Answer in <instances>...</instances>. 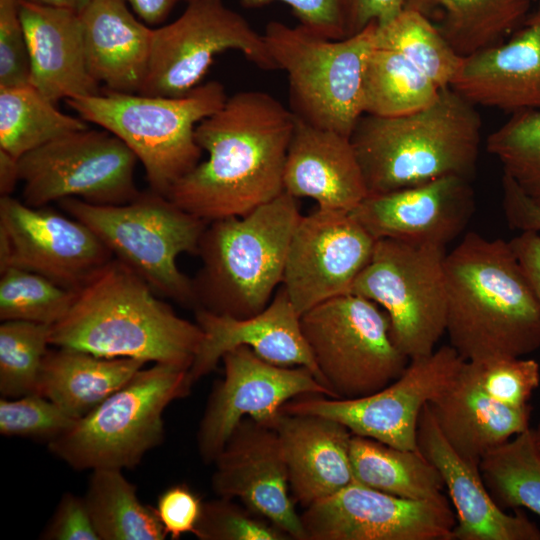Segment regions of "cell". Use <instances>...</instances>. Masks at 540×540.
Segmentation results:
<instances>
[{
  "label": "cell",
  "mask_w": 540,
  "mask_h": 540,
  "mask_svg": "<svg viewBox=\"0 0 540 540\" xmlns=\"http://www.w3.org/2000/svg\"><path fill=\"white\" fill-rule=\"evenodd\" d=\"M212 489L238 498L289 538L305 540L300 515L290 495L288 471L275 429L245 417L218 454Z\"/></svg>",
  "instance_id": "d6986e66"
},
{
  "label": "cell",
  "mask_w": 540,
  "mask_h": 540,
  "mask_svg": "<svg viewBox=\"0 0 540 540\" xmlns=\"http://www.w3.org/2000/svg\"><path fill=\"white\" fill-rule=\"evenodd\" d=\"M203 333L113 258L81 288L51 326L50 344L108 358H134L190 368Z\"/></svg>",
  "instance_id": "3957f363"
},
{
  "label": "cell",
  "mask_w": 540,
  "mask_h": 540,
  "mask_svg": "<svg viewBox=\"0 0 540 540\" xmlns=\"http://www.w3.org/2000/svg\"><path fill=\"white\" fill-rule=\"evenodd\" d=\"M100 540H163L156 509L142 503L122 470H92L84 496Z\"/></svg>",
  "instance_id": "d6a6232c"
},
{
  "label": "cell",
  "mask_w": 540,
  "mask_h": 540,
  "mask_svg": "<svg viewBox=\"0 0 540 540\" xmlns=\"http://www.w3.org/2000/svg\"><path fill=\"white\" fill-rule=\"evenodd\" d=\"M533 0H404L462 57L499 44L524 22Z\"/></svg>",
  "instance_id": "f546056e"
},
{
  "label": "cell",
  "mask_w": 540,
  "mask_h": 540,
  "mask_svg": "<svg viewBox=\"0 0 540 540\" xmlns=\"http://www.w3.org/2000/svg\"><path fill=\"white\" fill-rule=\"evenodd\" d=\"M203 503L186 484H176L165 489L155 507L158 518L172 539L194 533L201 516Z\"/></svg>",
  "instance_id": "f6af8a7d"
},
{
  "label": "cell",
  "mask_w": 540,
  "mask_h": 540,
  "mask_svg": "<svg viewBox=\"0 0 540 540\" xmlns=\"http://www.w3.org/2000/svg\"><path fill=\"white\" fill-rule=\"evenodd\" d=\"M540 303V234L520 232L509 241Z\"/></svg>",
  "instance_id": "681fc988"
},
{
  "label": "cell",
  "mask_w": 540,
  "mask_h": 540,
  "mask_svg": "<svg viewBox=\"0 0 540 540\" xmlns=\"http://www.w3.org/2000/svg\"><path fill=\"white\" fill-rule=\"evenodd\" d=\"M350 461L354 481L394 496L431 499L442 495L444 481L437 468L420 452L353 435Z\"/></svg>",
  "instance_id": "4dcf8cb0"
},
{
  "label": "cell",
  "mask_w": 540,
  "mask_h": 540,
  "mask_svg": "<svg viewBox=\"0 0 540 540\" xmlns=\"http://www.w3.org/2000/svg\"><path fill=\"white\" fill-rule=\"evenodd\" d=\"M487 151L535 203L540 205V110L512 113L486 141Z\"/></svg>",
  "instance_id": "f35d334b"
},
{
  "label": "cell",
  "mask_w": 540,
  "mask_h": 540,
  "mask_svg": "<svg viewBox=\"0 0 540 540\" xmlns=\"http://www.w3.org/2000/svg\"><path fill=\"white\" fill-rule=\"evenodd\" d=\"M464 369L485 394L510 407L529 405L540 384L538 362L524 357L465 361Z\"/></svg>",
  "instance_id": "ab89813d"
},
{
  "label": "cell",
  "mask_w": 540,
  "mask_h": 540,
  "mask_svg": "<svg viewBox=\"0 0 540 540\" xmlns=\"http://www.w3.org/2000/svg\"><path fill=\"white\" fill-rule=\"evenodd\" d=\"M440 89L403 54L374 42L363 72L362 112L378 117L409 114L432 104Z\"/></svg>",
  "instance_id": "1f68e13d"
},
{
  "label": "cell",
  "mask_w": 540,
  "mask_h": 540,
  "mask_svg": "<svg viewBox=\"0 0 540 540\" xmlns=\"http://www.w3.org/2000/svg\"><path fill=\"white\" fill-rule=\"evenodd\" d=\"M294 115L272 95L241 91L200 121L195 139L207 159L170 190L168 198L206 221L243 216L283 189Z\"/></svg>",
  "instance_id": "6da1fadb"
},
{
  "label": "cell",
  "mask_w": 540,
  "mask_h": 540,
  "mask_svg": "<svg viewBox=\"0 0 540 540\" xmlns=\"http://www.w3.org/2000/svg\"><path fill=\"white\" fill-rule=\"evenodd\" d=\"M226 99L223 85L209 81L179 97L105 90L65 102L84 121L122 140L143 165L150 189L168 196L199 163L197 124Z\"/></svg>",
  "instance_id": "8992f818"
},
{
  "label": "cell",
  "mask_w": 540,
  "mask_h": 540,
  "mask_svg": "<svg viewBox=\"0 0 540 540\" xmlns=\"http://www.w3.org/2000/svg\"><path fill=\"white\" fill-rule=\"evenodd\" d=\"M86 128V121L60 111L30 83L0 86V149L16 159Z\"/></svg>",
  "instance_id": "836d02e7"
},
{
  "label": "cell",
  "mask_w": 540,
  "mask_h": 540,
  "mask_svg": "<svg viewBox=\"0 0 540 540\" xmlns=\"http://www.w3.org/2000/svg\"><path fill=\"white\" fill-rule=\"evenodd\" d=\"M52 7L64 8L80 12L91 0H27Z\"/></svg>",
  "instance_id": "f5cc1de1"
},
{
  "label": "cell",
  "mask_w": 540,
  "mask_h": 540,
  "mask_svg": "<svg viewBox=\"0 0 540 540\" xmlns=\"http://www.w3.org/2000/svg\"><path fill=\"white\" fill-rule=\"evenodd\" d=\"M450 87L475 106L540 110V0L506 40L464 57Z\"/></svg>",
  "instance_id": "7402d4cb"
},
{
  "label": "cell",
  "mask_w": 540,
  "mask_h": 540,
  "mask_svg": "<svg viewBox=\"0 0 540 540\" xmlns=\"http://www.w3.org/2000/svg\"><path fill=\"white\" fill-rule=\"evenodd\" d=\"M113 258L81 221L1 196L0 272L18 267L77 291Z\"/></svg>",
  "instance_id": "2e32d148"
},
{
  "label": "cell",
  "mask_w": 540,
  "mask_h": 540,
  "mask_svg": "<svg viewBox=\"0 0 540 540\" xmlns=\"http://www.w3.org/2000/svg\"><path fill=\"white\" fill-rule=\"evenodd\" d=\"M376 240L352 212L317 208L301 215L281 284L298 314L351 292L372 257Z\"/></svg>",
  "instance_id": "ac0fdd59"
},
{
  "label": "cell",
  "mask_w": 540,
  "mask_h": 540,
  "mask_svg": "<svg viewBox=\"0 0 540 540\" xmlns=\"http://www.w3.org/2000/svg\"><path fill=\"white\" fill-rule=\"evenodd\" d=\"M375 44L403 54L438 87L451 85L463 58L422 14L403 9L376 27Z\"/></svg>",
  "instance_id": "d590c367"
},
{
  "label": "cell",
  "mask_w": 540,
  "mask_h": 540,
  "mask_svg": "<svg viewBox=\"0 0 540 540\" xmlns=\"http://www.w3.org/2000/svg\"><path fill=\"white\" fill-rule=\"evenodd\" d=\"M279 436L294 502L306 508L354 481L351 431L319 415L282 412L274 428Z\"/></svg>",
  "instance_id": "484cf974"
},
{
  "label": "cell",
  "mask_w": 540,
  "mask_h": 540,
  "mask_svg": "<svg viewBox=\"0 0 540 540\" xmlns=\"http://www.w3.org/2000/svg\"><path fill=\"white\" fill-rule=\"evenodd\" d=\"M534 2H536L537 0H533Z\"/></svg>",
  "instance_id": "11a10c76"
},
{
  "label": "cell",
  "mask_w": 540,
  "mask_h": 540,
  "mask_svg": "<svg viewBox=\"0 0 540 540\" xmlns=\"http://www.w3.org/2000/svg\"><path fill=\"white\" fill-rule=\"evenodd\" d=\"M368 195L444 176L471 179L482 139L476 106L448 86L429 106L401 116L363 114L350 136Z\"/></svg>",
  "instance_id": "277c9868"
},
{
  "label": "cell",
  "mask_w": 540,
  "mask_h": 540,
  "mask_svg": "<svg viewBox=\"0 0 540 540\" xmlns=\"http://www.w3.org/2000/svg\"><path fill=\"white\" fill-rule=\"evenodd\" d=\"M30 60V84L51 101L101 92L89 72L78 12L18 0Z\"/></svg>",
  "instance_id": "d4e9b609"
},
{
  "label": "cell",
  "mask_w": 540,
  "mask_h": 540,
  "mask_svg": "<svg viewBox=\"0 0 540 540\" xmlns=\"http://www.w3.org/2000/svg\"><path fill=\"white\" fill-rule=\"evenodd\" d=\"M145 24L163 22L179 0H124Z\"/></svg>",
  "instance_id": "f907efd6"
},
{
  "label": "cell",
  "mask_w": 540,
  "mask_h": 540,
  "mask_svg": "<svg viewBox=\"0 0 540 540\" xmlns=\"http://www.w3.org/2000/svg\"><path fill=\"white\" fill-rule=\"evenodd\" d=\"M273 1L287 4L300 24L316 34L329 39L347 37L346 0H241L247 7L262 6Z\"/></svg>",
  "instance_id": "ee69618b"
},
{
  "label": "cell",
  "mask_w": 540,
  "mask_h": 540,
  "mask_svg": "<svg viewBox=\"0 0 540 540\" xmlns=\"http://www.w3.org/2000/svg\"><path fill=\"white\" fill-rule=\"evenodd\" d=\"M189 369L155 363L50 441L49 451L75 470L131 469L164 440L163 413L192 387Z\"/></svg>",
  "instance_id": "ba28073f"
},
{
  "label": "cell",
  "mask_w": 540,
  "mask_h": 540,
  "mask_svg": "<svg viewBox=\"0 0 540 540\" xmlns=\"http://www.w3.org/2000/svg\"><path fill=\"white\" fill-rule=\"evenodd\" d=\"M300 325L334 398L373 394L396 380L410 361L393 342L385 311L352 292L304 312Z\"/></svg>",
  "instance_id": "30bf717a"
},
{
  "label": "cell",
  "mask_w": 540,
  "mask_h": 540,
  "mask_svg": "<svg viewBox=\"0 0 540 540\" xmlns=\"http://www.w3.org/2000/svg\"><path fill=\"white\" fill-rule=\"evenodd\" d=\"M445 247L377 239L351 292L387 314L393 342L409 359L431 354L446 329Z\"/></svg>",
  "instance_id": "8fae6325"
},
{
  "label": "cell",
  "mask_w": 540,
  "mask_h": 540,
  "mask_svg": "<svg viewBox=\"0 0 540 540\" xmlns=\"http://www.w3.org/2000/svg\"><path fill=\"white\" fill-rule=\"evenodd\" d=\"M194 311L203 338L189 368L192 384L212 372L226 352L247 346L270 363L308 368L324 385L302 333L300 315L282 285L269 304L251 317Z\"/></svg>",
  "instance_id": "44dd1931"
},
{
  "label": "cell",
  "mask_w": 540,
  "mask_h": 540,
  "mask_svg": "<svg viewBox=\"0 0 540 540\" xmlns=\"http://www.w3.org/2000/svg\"><path fill=\"white\" fill-rule=\"evenodd\" d=\"M76 420L38 393L0 400V433L4 436L45 440L48 444Z\"/></svg>",
  "instance_id": "60d3db41"
},
{
  "label": "cell",
  "mask_w": 540,
  "mask_h": 540,
  "mask_svg": "<svg viewBox=\"0 0 540 540\" xmlns=\"http://www.w3.org/2000/svg\"><path fill=\"white\" fill-rule=\"evenodd\" d=\"M138 159L107 130L75 131L18 159L23 202L45 207L64 198L96 205H121L141 193L134 173Z\"/></svg>",
  "instance_id": "7c38bea8"
},
{
  "label": "cell",
  "mask_w": 540,
  "mask_h": 540,
  "mask_svg": "<svg viewBox=\"0 0 540 540\" xmlns=\"http://www.w3.org/2000/svg\"><path fill=\"white\" fill-rule=\"evenodd\" d=\"M502 208L508 225L520 232H540V205L507 175L502 177Z\"/></svg>",
  "instance_id": "7dc6e473"
},
{
  "label": "cell",
  "mask_w": 540,
  "mask_h": 540,
  "mask_svg": "<svg viewBox=\"0 0 540 540\" xmlns=\"http://www.w3.org/2000/svg\"><path fill=\"white\" fill-rule=\"evenodd\" d=\"M51 326L7 320L0 325V394L18 398L37 392L39 374L50 345Z\"/></svg>",
  "instance_id": "74e56055"
},
{
  "label": "cell",
  "mask_w": 540,
  "mask_h": 540,
  "mask_svg": "<svg viewBox=\"0 0 540 540\" xmlns=\"http://www.w3.org/2000/svg\"><path fill=\"white\" fill-rule=\"evenodd\" d=\"M30 83V60L18 0H0V86Z\"/></svg>",
  "instance_id": "7bdbcfd3"
},
{
  "label": "cell",
  "mask_w": 540,
  "mask_h": 540,
  "mask_svg": "<svg viewBox=\"0 0 540 540\" xmlns=\"http://www.w3.org/2000/svg\"><path fill=\"white\" fill-rule=\"evenodd\" d=\"M87 66L105 90L139 93L151 51L153 29L124 0H91L79 12Z\"/></svg>",
  "instance_id": "4316f807"
},
{
  "label": "cell",
  "mask_w": 540,
  "mask_h": 540,
  "mask_svg": "<svg viewBox=\"0 0 540 540\" xmlns=\"http://www.w3.org/2000/svg\"><path fill=\"white\" fill-rule=\"evenodd\" d=\"M474 210L470 180L450 175L370 194L352 214L376 239L445 247L463 232Z\"/></svg>",
  "instance_id": "ffe728a7"
},
{
  "label": "cell",
  "mask_w": 540,
  "mask_h": 540,
  "mask_svg": "<svg viewBox=\"0 0 540 540\" xmlns=\"http://www.w3.org/2000/svg\"><path fill=\"white\" fill-rule=\"evenodd\" d=\"M377 23L342 39L301 24L271 21L263 34L277 69L286 71L291 112L314 126L350 137L363 115L362 79Z\"/></svg>",
  "instance_id": "9c48e42d"
},
{
  "label": "cell",
  "mask_w": 540,
  "mask_h": 540,
  "mask_svg": "<svg viewBox=\"0 0 540 540\" xmlns=\"http://www.w3.org/2000/svg\"><path fill=\"white\" fill-rule=\"evenodd\" d=\"M296 199L283 191L243 216L207 224L197 253L202 265L192 279L194 310L247 318L269 304L301 217Z\"/></svg>",
  "instance_id": "5b68a950"
},
{
  "label": "cell",
  "mask_w": 540,
  "mask_h": 540,
  "mask_svg": "<svg viewBox=\"0 0 540 540\" xmlns=\"http://www.w3.org/2000/svg\"><path fill=\"white\" fill-rule=\"evenodd\" d=\"M76 291L38 273L8 267L0 278V319L53 326L70 310Z\"/></svg>",
  "instance_id": "8d00e7d4"
},
{
  "label": "cell",
  "mask_w": 540,
  "mask_h": 540,
  "mask_svg": "<svg viewBox=\"0 0 540 540\" xmlns=\"http://www.w3.org/2000/svg\"><path fill=\"white\" fill-rule=\"evenodd\" d=\"M465 360L450 345L410 359L403 373L383 389L355 399L305 396L282 407L289 414L327 417L353 435L404 450H419L418 421L424 406L442 395L458 377Z\"/></svg>",
  "instance_id": "5bb4252c"
},
{
  "label": "cell",
  "mask_w": 540,
  "mask_h": 540,
  "mask_svg": "<svg viewBox=\"0 0 540 540\" xmlns=\"http://www.w3.org/2000/svg\"><path fill=\"white\" fill-rule=\"evenodd\" d=\"M347 37L362 31L376 22L386 24L396 17L404 7V0H346Z\"/></svg>",
  "instance_id": "c3c4849f"
},
{
  "label": "cell",
  "mask_w": 540,
  "mask_h": 540,
  "mask_svg": "<svg viewBox=\"0 0 540 540\" xmlns=\"http://www.w3.org/2000/svg\"><path fill=\"white\" fill-rule=\"evenodd\" d=\"M304 509L305 540H451L456 525L443 494L407 499L356 481Z\"/></svg>",
  "instance_id": "e0dca14e"
},
{
  "label": "cell",
  "mask_w": 540,
  "mask_h": 540,
  "mask_svg": "<svg viewBox=\"0 0 540 540\" xmlns=\"http://www.w3.org/2000/svg\"><path fill=\"white\" fill-rule=\"evenodd\" d=\"M145 364L134 358L101 357L57 347L44 358L36 393L80 419L126 385Z\"/></svg>",
  "instance_id": "f1b7e54d"
},
{
  "label": "cell",
  "mask_w": 540,
  "mask_h": 540,
  "mask_svg": "<svg viewBox=\"0 0 540 540\" xmlns=\"http://www.w3.org/2000/svg\"><path fill=\"white\" fill-rule=\"evenodd\" d=\"M200 540H286L289 536L262 516L232 499L203 503L193 533Z\"/></svg>",
  "instance_id": "b9f144b4"
},
{
  "label": "cell",
  "mask_w": 540,
  "mask_h": 540,
  "mask_svg": "<svg viewBox=\"0 0 540 540\" xmlns=\"http://www.w3.org/2000/svg\"><path fill=\"white\" fill-rule=\"evenodd\" d=\"M450 346L465 361L540 347V303L510 242L467 233L445 257Z\"/></svg>",
  "instance_id": "7a4b0ae2"
},
{
  "label": "cell",
  "mask_w": 540,
  "mask_h": 540,
  "mask_svg": "<svg viewBox=\"0 0 540 540\" xmlns=\"http://www.w3.org/2000/svg\"><path fill=\"white\" fill-rule=\"evenodd\" d=\"M221 360L224 378L214 387L197 432L206 463L214 462L245 417L274 428L286 402L308 394L334 398L308 368L270 363L247 346L226 352Z\"/></svg>",
  "instance_id": "9a60e30c"
},
{
  "label": "cell",
  "mask_w": 540,
  "mask_h": 540,
  "mask_svg": "<svg viewBox=\"0 0 540 540\" xmlns=\"http://www.w3.org/2000/svg\"><path fill=\"white\" fill-rule=\"evenodd\" d=\"M19 177L18 159L0 149V194L9 196L14 191Z\"/></svg>",
  "instance_id": "816d5d0a"
},
{
  "label": "cell",
  "mask_w": 540,
  "mask_h": 540,
  "mask_svg": "<svg viewBox=\"0 0 540 540\" xmlns=\"http://www.w3.org/2000/svg\"><path fill=\"white\" fill-rule=\"evenodd\" d=\"M58 203L155 293L194 309L192 279L179 270L176 260L182 253H198L209 222L151 189L121 205H96L73 197Z\"/></svg>",
  "instance_id": "52a82bcc"
},
{
  "label": "cell",
  "mask_w": 540,
  "mask_h": 540,
  "mask_svg": "<svg viewBox=\"0 0 540 540\" xmlns=\"http://www.w3.org/2000/svg\"><path fill=\"white\" fill-rule=\"evenodd\" d=\"M283 189L295 198L313 199L320 209L344 212H352L368 196L350 137L295 115Z\"/></svg>",
  "instance_id": "cb8c5ba5"
},
{
  "label": "cell",
  "mask_w": 540,
  "mask_h": 540,
  "mask_svg": "<svg viewBox=\"0 0 540 540\" xmlns=\"http://www.w3.org/2000/svg\"><path fill=\"white\" fill-rule=\"evenodd\" d=\"M417 444L441 474L455 508L451 540H540V530L525 514L507 513L494 501L479 464L461 457L451 447L428 404L419 417Z\"/></svg>",
  "instance_id": "603a6c76"
},
{
  "label": "cell",
  "mask_w": 540,
  "mask_h": 540,
  "mask_svg": "<svg viewBox=\"0 0 540 540\" xmlns=\"http://www.w3.org/2000/svg\"><path fill=\"white\" fill-rule=\"evenodd\" d=\"M479 469L501 508H526L540 517V447L532 428L487 452Z\"/></svg>",
  "instance_id": "e575fe53"
},
{
  "label": "cell",
  "mask_w": 540,
  "mask_h": 540,
  "mask_svg": "<svg viewBox=\"0 0 540 540\" xmlns=\"http://www.w3.org/2000/svg\"><path fill=\"white\" fill-rule=\"evenodd\" d=\"M532 430H533L535 440H536L537 444L540 447V421H539L538 425L536 426V428H533Z\"/></svg>",
  "instance_id": "db71d44e"
},
{
  "label": "cell",
  "mask_w": 540,
  "mask_h": 540,
  "mask_svg": "<svg viewBox=\"0 0 540 540\" xmlns=\"http://www.w3.org/2000/svg\"><path fill=\"white\" fill-rule=\"evenodd\" d=\"M240 52L263 70L277 69L263 35L221 0H192L173 22L153 29L140 94L183 96L199 85L216 55Z\"/></svg>",
  "instance_id": "4fadbf2b"
},
{
  "label": "cell",
  "mask_w": 540,
  "mask_h": 540,
  "mask_svg": "<svg viewBox=\"0 0 540 540\" xmlns=\"http://www.w3.org/2000/svg\"><path fill=\"white\" fill-rule=\"evenodd\" d=\"M45 540H100L84 497L65 493L43 530Z\"/></svg>",
  "instance_id": "bcb514c9"
},
{
  "label": "cell",
  "mask_w": 540,
  "mask_h": 540,
  "mask_svg": "<svg viewBox=\"0 0 540 540\" xmlns=\"http://www.w3.org/2000/svg\"><path fill=\"white\" fill-rule=\"evenodd\" d=\"M428 405L451 447L476 464L487 452L530 428V404L510 407L493 400L470 378L464 364L454 383Z\"/></svg>",
  "instance_id": "83f0119b"
}]
</instances>
